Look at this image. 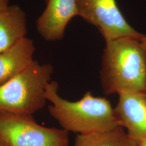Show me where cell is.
Wrapping results in <instances>:
<instances>
[{"label":"cell","mask_w":146,"mask_h":146,"mask_svg":"<svg viewBox=\"0 0 146 146\" xmlns=\"http://www.w3.org/2000/svg\"><path fill=\"white\" fill-rule=\"evenodd\" d=\"M100 78L106 95L146 92V37L106 41Z\"/></svg>","instance_id":"1"},{"label":"cell","mask_w":146,"mask_h":146,"mask_svg":"<svg viewBox=\"0 0 146 146\" xmlns=\"http://www.w3.org/2000/svg\"><path fill=\"white\" fill-rule=\"evenodd\" d=\"M58 85L50 81L47 85L46 97L51 102L50 115L65 131L88 134L105 132L120 127L110 101L88 92L77 101L64 99L58 94Z\"/></svg>","instance_id":"2"},{"label":"cell","mask_w":146,"mask_h":146,"mask_svg":"<svg viewBox=\"0 0 146 146\" xmlns=\"http://www.w3.org/2000/svg\"><path fill=\"white\" fill-rule=\"evenodd\" d=\"M54 68L34 61L21 73L0 86V112L32 115L42 109L47 100V85Z\"/></svg>","instance_id":"3"},{"label":"cell","mask_w":146,"mask_h":146,"mask_svg":"<svg viewBox=\"0 0 146 146\" xmlns=\"http://www.w3.org/2000/svg\"><path fill=\"white\" fill-rule=\"evenodd\" d=\"M0 140L7 146H68L67 131L38 124L32 115L0 112Z\"/></svg>","instance_id":"4"},{"label":"cell","mask_w":146,"mask_h":146,"mask_svg":"<svg viewBox=\"0 0 146 146\" xmlns=\"http://www.w3.org/2000/svg\"><path fill=\"white\" fill-rule=\"evenodd\" d=\"M76 3L78 16L96 27L106 41L125 37H146L128 23L116 0H76Z\"/></svg>","instance_id":"5"},{"label":"cell","mask_w":146,"mask_h":146,"mask_svg":"<svg viewBox=\"0 0 146 146\" xmlns=\"http://www.w3.org/2000/svg\"><path fill=\"white\" fill-rule=\"evenodd\" d=\"M119 95L114 110L120 125L137 143L146 139V92H123Z\"/></svg>","instance_id":"6"},{"label":"cell","mask_w":146,"mask_h":146,"mask_svg":"<svg viewBox=\"0 0 146 146\" xmlns=\"http://www.w3.org/2000/svg\"><path fill=\"white\" fill-rule=\"evenodd\" d=\"M47 5L37 19L36 28L46 41L62 39L68 23L78 16L76 0H47Z\"/></svg>","instance_id":"7"},{"label":"cell","mask_w":146,"mask_h":146,"mask_svg":"<svg viewBox=\"0 0 146 146\" xmlns=\"http://www.w3.org/2000/svg\"><path fill=\"white\" fill-rule=\"evenodd\" d=\"M34 42L27 37L4 52H0V86L28 67L34 60Z\"/></svg>","instance_id":"8"},{"label":"cell","mask_w":146,"mask_h":146,"mask_svg":"<svg viewBox=\"0 0 146 146\" xmlns=\"http://www.w3.org/2000/svg\"><path fill=\"white\" fill-rule=\"evenodd\" d=\"M27 33L26 15L19 5L0 11V52L15 45Z\"/></svg>","instance_id":"9"},{"label":"cell","mask_w":146,"mask_h":146,"mask_svg":"<svg viewBox=\"0 0 146 146\" xmlns=\"http://www.w3.org/2000/svg\"><path fill=\"white\" fill-rule=\"evenodd\" d=\"M74 146H138L122 127L105 132L78 134Z\"/></svg>","instance_id":"10"},{"label":"cell","mask_w":146,"mask_h":146,"mask_svg":"<svg viewBox=\"0 0 146 146\" xmlns=\"http://www.w3.org/2000/svg\"><path fill=\"white\" fill-rule=\"evenodd\" d=\"M9 0H0V11L9 5Z\"/></svg>","instance_id":"11"},{"label":"cell","mask_w":146,"mask_h":146,"mask_svg":"<svg viewBox=\"0 0 146 146\" xmlns=\"http://www.w3.org/2000/svg\"><path fill=\"white\" fill-rule=\"evenodd\" d=\"M138 146H146V139L142 140L137 143Z\"/></svg>","instance_id":"12"},{"label":"cell","mask_w":146,"mask_h":146,"mask_svg":"<svg viewBox=\"0 0 146 146\" xmlns=\"http://www.w3.org/2000/svg\"><path fill=\"white\" fill-rule=\"evenodd\" d=\"M0 146H7L5 143H4L3 142L0 140Z\"/></svg>","instance_id":"13"},{"label":"cell","mask_w":146,"mask_h":146,"mask_svg":"<svg viewBox=\"0 0 146 146\" xmlns=\"http://www.w3.org/2000/svg\"><path fill=\"white\" fill-rule=\"evenodd\" d=\"M45 1H46V2H47V0H45Z\"/></svg>","instance_id":"14"}]
</instances>
